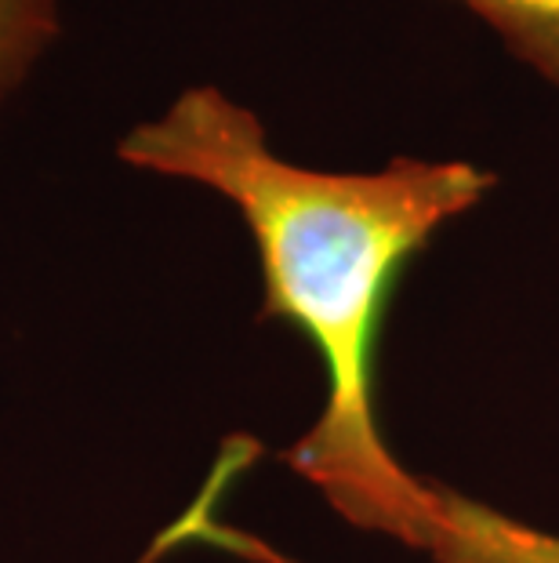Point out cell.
I'll list each match as a JSON object with an SVG mask.
<instances>
[{
    "instance_id": "1",
    "label": "cell",
    "mask_w": 559,
    "mask_h": 563,
    "mask_svg": "<svg viewBox=\"0 0 559 563\" xmlns=\"http://www.w3.org/2000/svg\"><path fill=\"white\" fill-rule=\"evenodd\" d=\"M116 157L215 189L241 211L266 284L261 320L294 323L327 371L324 411L283 462L349 523L439 563L455 542V495L414 481L389 454L371 400L374 356L400 273L497 178L469 161L418 157L382 172H313L283 161L258 117L211 84L131 128Z\"/></svg>"
},
{
    "instance_id": "2",
    "label": "cell",
    "mask_w": 559,
    "mask_h": 563,
    "mask_svg": "<svg viewBox=\"0 0 559 563\" xmlns=\"http://www.w3.org/2000/svg\"><path fill=\"white\" fill-rule=\"evenodd\" d=\"M63 33L58 0H0V110Z\"/></svg>"
},
{
    "instance_id": "3",
    "label": "cell",
    "mask_w": 559,
    "mask_h": 563,
    "mask_svg": "<svg viewBox=\"0 0 559 563\" xmlns=\"http://www.w3.org/2000/svg\"><path fill=\"white\" fill-rule=\"evenodd\" d=\"M487 22L505 33L516 52L541 69H559V0H466Z\"/></svg>"
}]
</instances>
